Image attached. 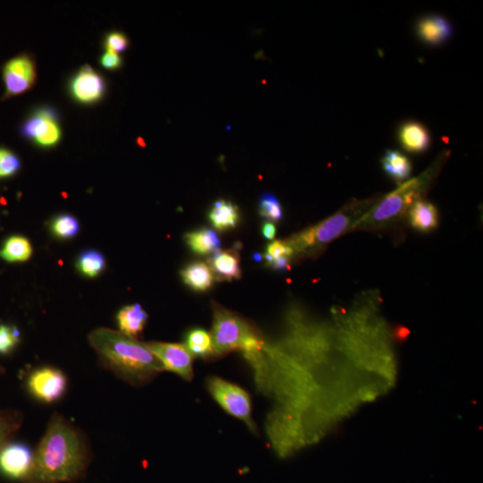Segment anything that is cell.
I'll return each instance as SVG.
<instances>
[{"label":"cell","instance_id":"cell-1","mask_svg":"<svg viewBox=\"0 0 483 483\" xmlns=\"http://www.w3.org/2000/svg\"><path fill=\"white\" fill-rule=\"evenodd\" d=\"M87 465L88 450L80 433L62 415H53L34 453L31 478L41 483L74 482Z\"/></svg>","mask_w":483,"mask_h":483},{"label":"cell","instance_id":"cell-2","mask_svg":"<svg viewBox=\"0 0 483 483\" xmlns=\"http://www.w3.org/2000/svg\"><path fill=\"white\" fill-rule=\"evenodd\" d=\"M89 343L112 372L132 385H144L165 370L146 343L120 332L95 330L89 335Z\"/></svg>","mask_w":483,"mask_h":483},{"label":"cell","instance_id":"cell-3","mask_svg":"<svg viewBox=\"0 0 483 483\" xmlns=\"http://www.w3.org/2000/svg\"><path fill=\"white\" fill-rule=\"evenodd\" d=\"M377 203L376 199L356 201L330 218L294 234L284 240L294 251V257L314 256L327 244L349 232L363 215Z\"/></svg>","mask_w":483,"mask_h":483},{"label":"cell","instance_id":"cell-4","mask_svg":"<svg viewBox=\"0 0 483 483\" xmlns=\"http://www.w3.org/2000/svg\"><path fill=\"white\" fill-rule=\"evenodd\" d=\"M443 161L444 160L436 161L422 175L399 184L398 189L380 199L379 203L360 218L355 227L388 222L408 211L410 206L421 199L422 194L428 189Z\"/></svg>","mask_w":483,"mask_h":483},{"label":"cell","instance_id":"cell-5","mask_svg":"<svg viewBox=\"0 0 483 483\" xmlns=\"http://www.w3.org/2000/svg\"><path fill=\"white\" fill-rule=\"evenodd\" d=\"M213 312L211 335L213 344V359L220 358L233 351H241L251 337L260 332L253 324L220 304L213 303Z\"/></svg>","mask_w":483,"mask_h":483},{"label":"cell","instance_id":"cell-6","mask_svg":"<svg viewBox=\"0 0 483 483\" xmlns=\"http://www.w3.org/2000/svg\"><path fill=\"white\" fill-rule=\"evenodd\" d=\"M206 388L225 411L246 423L253 434H258L257 425L251 416L250 395L246 390L217 376L208 377Z\"/></svg>","mask_w":483,"mask_h":483},{"label":"cell","instance_id":"cell-7","mask_svg":"<svg viewBox=\"0 0 483 483\" xmlns=\"http://www.w3.org/2000/svg\"><path fill=\"white\" fill-rule=\"evenodd\" d=\"M68 379L62 370L53 367L34 370L27 380V389L35 399L43 403H54L65 395Z\"/></svg>","mask_w":483,"mask_h":483},{"label":"cell","instance_id":"cell-8","mask_svg":"<svg viewBox=\"0 0 483 483\" xmlns=\"http://www.w3.org/2000/svg\"><path fill=\"white\" fill-rule=\"evenodd\" d=\"M155 356L161 360L165 370L174 372L184 380L194 378V358L184 344L146 343Z\"/></svg>","mask_w":483,"mask_h":483},{"label":"cell","instance_id":"cell-9","mask_svg":"<svg viewBox=\"0 0 483 483\" xmlns=\"http://www.w3.org/2000/svg\"><path fill=\"white\" fill-rule=\"evenodd\" d=\"M34 453L24 443L6 444L0 451V472L11 479L31 477Z\"/></svg>","mask_w":483,"mask_h":483},{"label":"cell","instance_id":"cell-10","mask_svg":"<svg viewBox=\"0 0 483 483\" xmlns=\"http://www.w3.org/2000/svg\"><path fill=\"white\" fill-rule=\"evenodd\" d=\"M23 134L42 146H53L61 140V131L54 112L42 109L26 121Z\"/></svg>","mask_w":483,"mask_h":483},{"label":"cell","instance_id":"cell-11","mask_svg":"<svg viewBox=\"0 0 483 483\" xmlns=\"http://www.w3.org/2000/svg\"><path fill=\"white\" fill-rule=\"evenodd\" d=\"M35 75L34 63L27 56L11 59L4 68L6 96L12 97L29 90L34 84Z\"/></svg>","mask_w":483,"mask_h":483},{"label":"cell","instance_id":"cell-12","mask_svg":"<svg viewBox=\"0 0 483 483\" xmlns=\"http://www.w3.org/2000/svg\"><path fill=\"white\" fill-rule=\"evenodd\" d=\"M71 90L76 100L82 104H92L104 95L105 84L100 75L86 65L73 80Z\"/></svg>","mask_w":483,"mask_h":483},{"label":"cell","instance_id":"cell-13","mask_svg":"<svg viewBox=\"0 0 483 483\" xmlns=\"http://www.w3.org/2000/svg\"><path fill=\"white\" fill-rule=\"evenodd\" d=\"M239 248L220 250L208 259V264L218 281H233L242 277Z\"/></svg>","mask_w":483,"mask_h":483},{"label":"cell","instance_id":"cell-14","mask_svg":"<svg viewBox=\"0 0 483 483\" xmlns=\"http://www.w3.org/2000/svg\"><path fill=\"white\" fill-rule=\"evenodd\" d=\"M417 34L429 45H441L451 37L452 25L442 16L431 15L419 20L416 26Z\"/></svg>","mask_w":483,"mask_h":483},{"label":"cell","instance_id":"cell-15","mask_svg":"<svg viewBox=\"0 0 483 483\" xmlns=\"http://www.w3.org/2000/svg\"><path fill=\"white\" fill-rule=\"evenodd\" d=\"M399 141L403 150L410 153H422L431 146V135L425 125L415 121L403 124L399 130Z\"/></svg>","mask_w":483,"mask_h":483},{"label":"cell","instance_id":"cell-16","mask_svg":"<svg viewBox=\"0 0 483 483\" xmlns=\"http://www.w3.org/2000/svg\"><path fill=\"white\" fill-rule=\"evenodd\" d=\"M409 223L413 230L429 233L439 226V211L435 205L420 199L413 203L408 211Z\"/></svg>","mask_w":483,"mask_h":483},{"label":"cell","instance_id":"cell-17","mask_svg":"<svg viewBox=\"0 0 483 483\" xmlns=\"http://www.w3.org/2000/svg\"><path fill=\"white\" fill-rule=\"evenodd\" d=\"M208 218L215 230L225 232L237 227L241 218L240 210L230 201L218 200L208 211Z\"/></svg>","mask_w":483,"mask_h":483},{"label":"cell","instance_id":"cell-18","mask_svg":"<svg viewBox=\"0 0 483 483\" xmlns=\"http://www.w3.org/2000/svg\"><path fill=\"white\" fill-rule=\"evenodd\" d=\"M184 240L194 253L200 256H211L221 250V241L214 230L207 227L191 231L184 234Z\"/></svg>","mask_w":483,"mask_h":483},{"label":"cell","instance_id":"cell-19","mask_svg":"<svg viewBox=\"0 0 483 483\" xmlns=\"http://www.w3.org/2000/svg\"><path fill=\"white\" fill-rule=\"evenodd\" d=\"M184 283L195 292H206L213 286L215 277L207 263L194 261L180 271Z\"/></svg>","mask_w":483,"mask_h":483},{"label":"cell","instance_id":"cell-20","mask_svg":"<svg viewBox=\"0 0 483 483\" xmlns=\"http://www.w3.org/2000/svg\"><path fill=\"white\" fill-rule=\"evenodd\" d=\"M382 167L386 175L399 184L408 181L413 171L408 157L396 150L386 151L382 158Z\"/></svg>","mask_w":483,"mask_h":483},{"label":"cell","instance_id":"cell-21","mask_svg":"<svg viewBox=\"0 0 483 483\" xmlns=\"http://www.w3.org/2000/svg\"><path fill=\"white\" fill-rule=\"evenodd\" d=\"M117 319L120 332L135 339L144 330L148 314L140 304L137 303L119 310Z\"/></svg>","mask_w":483,"mask_h":483},{"label":"cell","instance_id":"cell-22","mask_svg":"<svg viewBox=\"0 0 483 483\" xmlns=\"http://www.w3.org/2000/svg\"><path fill=\"white\" fill-rule=\"evenodd\" d=\"M184 345L194 357L204 360L213 359V344L211 333L201 327H194L185 334Z\"/></svg>","mask_w":483,"mask_h":483},{"label":"cell","instance_id":"cell-23","mask_svg":"<svg viewBox=\"0 0 483 483\" xmlns=\"http://www.w3.org/2000/svg\"><path fill=\"white\" fill-rule=\"evenodd\" d=\"M32 247L28 239L23 237H12L6 241L0 251V257L8 263L26 261L31 258Z\"/></svg>","mask_w":483,"mask_h":483},{"label":"cell","instance_id":"cell-24","mask_svg":"<svg viewBox=\"0 0 483 483\" xmlns=\"http://www.w3.org/2000/svg\"><path fill=\"white\" fill-rule=\"evenodd\" d=\"M23 415L18 411H0V451L22 425Z\"/></svg>","mask_w":483,"mask_h":483},{"label":"cell","instance_id":"cell-25","mask_svg":"<svg viewBox=\"0 0 483 483\" xmlns=\"http://www.w3.org/2000/svg\"><path fill=\"white\" fill-rule=\"evenodd\" d=\"M258 211L261 218L274 224L280 222L284 217L283 207L279 198L271 193L261 195Z\"/></svg>","mask_w":483,"mask_h":483},{"label":"cell","instance_id":"cell-26","mask_svg":"<svg viewBox=\"0 0 483 483\" xmlns=\"http://www.w3.org/2000/svg\"><path fill=\"white\" fill-rule=\"evenodd\" d=\"M77 267L84 276L97 277L105 269V259L97 251H87L79 257Z\"/></svg>","mask_w":483,"mask_h":483},{"label":"cell","instance_id":"cell-27","mask_svg":"<svg viewBox=\"0 0 483 483\" xmlns=\"http://www.w3.org/2000/svg\"><path fill=\"white\" fill-rule=\"evenodd\" d=\"M52 232L63 239L76 236L80 230L77 220L70 215H62L56 218L51 224Z\"/></svg>","mask_w":483,"mask_h":483},{"label":"cell","instance_id":"cell-28","mask_svg":"<svg viewBox=\"0 0 483 483\" xmlns=\"http://www.w3.org/2000/svg\"><path fill=\"white\" fill-rule=\"evenodd\" d=\"M263 258L266 265L269 266L273 261L283 259V258H289V259L293 260L294 251L286 241L274 240L268 244Z\"/></svg>","mask_w":483,"mask_h":483},{"label":"cell","instance_id":"cell-29","mask_svg":"<svg viewBox=\"0 0 483 483\" xmlns=\"http://www.w3.org/2000/svg\"><path fill=\"white\" fill-rule=\"evenodd\" d=\"M20 334L15 327L0 325V355H8L19 343Z\"/></svg>","mask_w":483,"mask_h":483},{"label":"cell","instance_id":"cell-30","mask_svg":"<svg viewBox=\"0 0 483 483\" xmlns=\"http://www.w3.org/2000/svg\"><path fill=\"white\" fill-rule=\"evenodd\" d=\"M20 168V161L14 153L4 149H0V177H10Z\"/></svg>","mask_w":483,"mask_h":483},{"label":"cell","instance_id":"cell-31","mask_svg":"<svg viewBox=\"0 0 483 483\" xmlns=\"http://www.w3.org/2000/svg\"><path fill=\"white\" fill-rule=\"evenodd\" d=\"M128 47V39L127 36L121 32H112L106 39V48L108 51L122 52Z\"/></svg>","mask_w":483,"mask_h":483},{"label":"cell","instance_id":"cell-32","mask_svg":"<svg viewBox=\"0 0 483 483\" xmlns=\"http://www.w3.org/2000/svg\"><path fill=\"white\" fill-rule=\"evenodd\" d=\"M101 65L107 69H117L121 65V58L118 53L107 51L101 59Z\"/></svg>","mask_w":483,"mask_h":483},{"label":"cell","instance_id":"cell-33","mask_svg":"<svg viewBox=\"0 0 483 483\" xmlns=\"http://www.w3.org/2000/svg\"><path fill=\"white\" fill-rule=\"evenodd\" d=\"M261 234L268 241H274L277 234L276 225L270 222V221H264L261 225Z\"/></svg>","mask_w":483,"mask_h":483},{"label":"cell","instance_id":"cell-34","mask_svg":"<svg viewBox=\"0 0 483 483\" xmlns=\"http://www.w3.org/2000/svg\"><path fill=\"white\" fill-rule=\"evenodd\" d=\"M253 257L254 261H260L263 260V256H261V254H259V253L253 254Z\"/></svg>","mask_w":483,"mask_h":483},{"label":"cell","instance_id":"cell-35","mask_svg":"<svg viewBox=\"0 0 483 483\" xmlns=\"http://www.w3.org/2000/svg\"><path fill=\"white\" fill-rule=\"evenodd\" d=\"M3 372H4V369H3L1 366H0V375H1Z\"/></svg>","mask_w":483,"mask_h":483}]
</instances>
